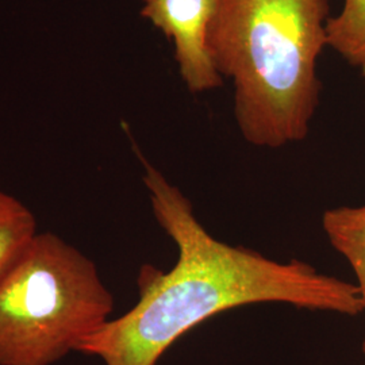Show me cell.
Returning a JSON list of instances; mask_svg holds the SVG:
<instances>
[{
	"instance_id": "cell-1",
	"label": "cell",
	"mask_w": 365,
	"mask_h": 365,
	"mask_svg": "<svg viewBox=\"0 0 365 365\" xmlns=\"http://www.w3.org/2000/svg\"><path fill=\"white\" fill-rule=\"evenodd\" d=\"M155 218L178 247V261L164 272L144 265L140 299L84 339L78 352L105 365H156L191 329L218 314L257 303L354 317L363 313L356 284L322 274L299 260H272L217 240L194 214L190 199L138 155Z\"/></svg>"
},
{
	"instance_id": "cell-2",
	"label": "cell",
	"mask_w": 365,
	"mask_h": 365,
	"mask_svg": "<svg viewBox=\"0 0 365 365\" xmlns=\"http://www.w3.org/2000/svg\"><path fill=\"white\" fill-rule=\"evenodd\" d=\"M327 21V0H215L210 56L233 81L235 120L249 144L282 148L307 137Z\"/></svg>"
},
{
	"instance_id": "cell-3",
	"label": "cell",
	"mask_w": 365,
	"mask_h": 365,
	"mask_svg": "<svg viewBox=\"0 0 365 365\" xmlns=\"http://www.w3.org/2000/svg\"><path fill=\"white\" fill-rule=\"evenodd\" d=\"M114 298L95 262L37 233L0 280V365H52L111 319Z\"/></svg>"
},
{
	"instance_id": "cell-4",
	"label": "cell",
	"mask_w": 365,
	"mask_h": 365,
	"mask_svg": "<svg viewBox=\"0 0 365 365\" xmlns=\"http://www.w3.org/2000/svg\"><path fill=\"white\" fill-rule=\"evenodd\" d=\"M141 15L160 29L175 46L182 81L194 93L223 84L207 46L215 0H141Z\"/></svg>"
},
{
	"instance_id": "cell-5",
	"label": "cell",
	"mask_w": 365,
	"mask_h": 365,
	"mask_svg": "<svg viewBox=\"0 0 365 365\" xmlns=\"http://www.w3.org/2000/svg\"><path fill=\"white\" fill-rule=\"evenodd\" d=\"M322 226L333 248L352 268L365 313V206L327 210ZM361 351L365 357V337Z\"/></svg>"
},
{
	"instance_id": "cell-6",
	"label": "cell",
	"mask_w": 365,
	"mask_h": 365,
	"mask_svg": "<svg viewBox=\"0 0 365 365\" xmlns=\"http://www.w3.org/2000/svg\"><path fill=\"white\" fill-rule=\"evenodd\" d=\"M37 235L34 214L15 196L0 190V280Z\"/></svg>"
},
{
	"instance_id": "cell-7",
	"label": "cell",
	"mask_w": 365,
	"mask_h": 365,
	"mask_svg": "<svg viewBox=\"0 0 365 365\" xmlns=\"http://www.w3.org/2000/svg\"><path fill=\"white\" fill-rule=\"evenodd\" d=\"M327 46L351 66L365 64V0H344L341 13L329 18Z\"/></svg>"
},
{
	"instance_id": "cell-8",
	"label": "cell",
	"mask_w": 365,
	"mask_h": 365,
	"mask_svg": "<svg viewBox=\"0 0 365 365\" xmlns=\"http://www.w3.org/2000/svg\"><path fill=\"white\" fill-rule=\"evenodd\" d=\"M361 69H363V73H364V78H365V64H364V66H361Z\"/></svg>"
}]
</instances>
